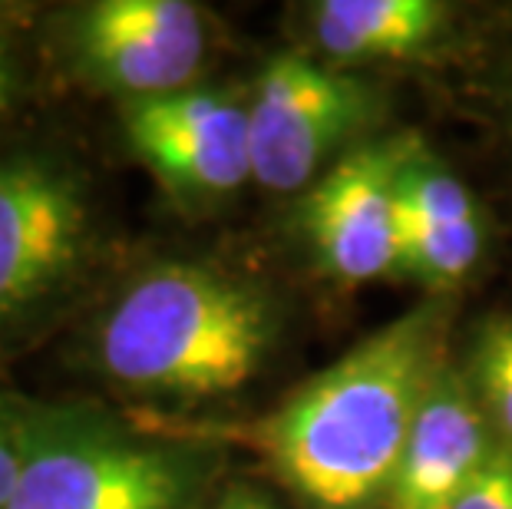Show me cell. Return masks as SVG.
<instances>
[{
	"label": "cell",
	"mask_w": 512,
	"mask_h": 509,
	"mask_svg": "<svg viewBox=\"0 0 512 509\" xmlns=\"http://www.w3.org/2000/svg\"><path fill=\"white\" fill-rule=\"evenodd\" d=\"M453 509H512V457H489Z\"/></svg>",
	"instance_id": "cell-13"
},
{
	"label": "cell",
	"mask_w": 512,
	"mask_h": 509,
	"mask_svg": "<svg viewBox=\"0 0 512 509\" xmlns=\"http://www.w3.org/2000/svg\"><path fill=\"white\" fill-rule=\"evenodd\" d=\"M192 463L70 414H40L7 509H185Z\"/></svg>",
	"instance_id": "cell-4"
},
{
	"label": "cell",
	"mask_w": 512,
	"mask_h": 509,
	"mask_svg": "<svg viewBox=\"0 0 512 509\" xmlns=\"http://www.w3.org/2000/svg\"><path fill=\"white\" fill-rule=\"evenodd\" d=\"M479 371H483L486 394L499 420L512 433V321L486 334L483 351H479Z\"/></svg>",
	"instance_id": "cell-12"
},
{
	"label": "cell",
	"mask_w": 512,
	"mask_h": 509,
	"mask_svg": "<svg viewBox=\"0 0 512 509\" xmlns=\"http://www.w3.org/2000/svg\"><path fill=\"white\" fill-rule=\"evenodd\" d=\"M123 123L139 159L182 196H225L252 179L248 110L219 93L129 100Z\"/></svg>",
	"instance_id": "cell-7"
},
{
	"label": "cell",
	"mask_w": 512,
	"mask_h": 509,
	"mask_svg": "<svg viewBox=\"0 0 512 509\" xmlns=\"http://www.w3.org/2000/svg\"><path fill=\"white\" fill-rule=\"evenodd\" d=\"M37 410L0 391V509H7L24 476V463L34 440Z\"/></svg>",
	"instance_id": "cell-11"
},
{
	"label": "cell",
	"mask_w": 512,
	"mask_h": 509,
	"mask_svg": "<svg viewBox=\"0 0 512 509\" xmlns=\"http://www.w3.org/2000/svg\"><path fill=\"white\" fill-rule=\"evenodd\" d=\"M361 116V83L298 53L275 57L258 77L248 106L252 179L275 192L301 189Z\"/></svg>",
	"instance_id": "cell-6"
},
{
	"label": "cell",
	"mask_w": 512,
	"mask_h": 509,
	"mask_svg": "<svg viewBox=\"0 0 512 509\" xmlns=\"http://www.w3.org/2000/svg\"><path fill=\"white\" fill-rule=\"evenodd\" d=\"M20 100H24V63L14 43L0 34V126L17 113Z\"/></svg>",
	"instance_id": "cell-14"
},
{
	"label": "cell",
	"mask_w": 512,
	"mask_h": 509,
	"mask_svg": "<svg viewBox=\"0 0 512 509\" xmlns=\"http://www.w3.org/2000/svg\"><path fill=\"white\" fill-rule=\"evenodd\" d=\"M90 235V199L67 162L30 146L0 149V361L73 288Z\"/></svg>",
	"instance_id": "cell-3"
},
{
	"label": "cell",
	"mask_w": 512,
	"mask_h": 509,
	"mask_svg": "<svg viewBox=\"0 0 512 509\" xmlns=\"http://www.w3.org/2000/svg\"><path fill=\"white\" fill-rule=\"evenodd\" d=\"M397 153L357 149L308 196L304 225L321 262L341 281H374L397 272Z\"/></svg>",
	"instance_id": "cell-8"
},
{
	"label": "cell",
	"mask_w": 512,
	"mask_h": 509,
	"mask_svg": "<svg viewBox=\"0 0 512 509\" xmlns=\"http://www.w3.org/2000/svg\"><path fill=\"white\" fill-rule=\"evenodd\" d=\"M430 314H407L308 381L278 417L265 447L285 480L321 506H357L390 486L433 364Z\"/></svg>",
	"instance_id": "cell-1"
},
{
	"label": "cell",
	"mask_w": 512,
	"mask_h": 509,
	"mask_svg": "<svg viewBox=\"0 0 512 509\" xmlns=\"http://www.w3.org/2000/svg\"><path fill=\"white\" fill-rule=\"evenodd\" d=\"M271 314L255 288L202 265H159L113 301L96 361L126 391L222 397L261 371Z\"/></svg>",
	"instance_id": "cell-2"
},
{
	"label": "cell",
	"mask_w": 512,
	"mask_h": 509,
	"mask_svg": "<svg viewBox=\"0 0 512 509\" xmlns=\"http://www.w3.org/2000/svg\"><path fill=\"white\" fill-rule=\"evenodd\" d=\"M219 509H271V506L261 500V496L242 490V486H235V490L219 503Z\"/></svg>",
	"instance_id": "cell-15"
},
{
	"label": "cell",
	"mask_w": 512,
	"mask_h": 509,
	"mask_svg": "<svg viewBox=\"0 0 512 509\" xmlns=\"http://www.w3.org/2000/svg\"><path fill=\"white\" fill-rule=\"evenodd\" d=\"M67 47L86 80L149 100L189 90L205 60V24L182 0H96L73 14Z\"/></svg>",
	"instance_id": "cell-5"
},
{
	"label": "cell",
	"mask_w": 512,
	"mask_h": 509,
	"mask_svg": "<svg viewBox=\"0 0 512 509\" xmlns=\"http://www.w3.org/2000/svg\"><path fill=\"white\" fill-rule=\"evenodd\" d=\"M486 463L483 420L460 387L423 400L390 480V509H453Z\"/></svg>",
	"instance_id": "cell-9"
},
{
	"label": "cell",
	"mask_w": 512,
	"mask_h": 509,
	"mask_svg": "<svg viewBox=\"0 0 512 509\" xmlns=\"http://www.w3.org/2000/svg\"><path fill=\"white\" fill-rule=\"evenodd\" d=\"M443 17V4L430 0H328L314 34L334 57H407L437 37Z\"/></svg>",
	"instance_id": "cell-10"
}]
</instances>
